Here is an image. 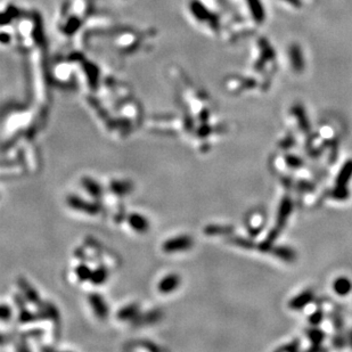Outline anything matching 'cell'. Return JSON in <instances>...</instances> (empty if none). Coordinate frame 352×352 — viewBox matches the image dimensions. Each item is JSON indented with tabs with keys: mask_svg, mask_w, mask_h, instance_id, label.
I'll use <instances>...</instances> for the list:
<instances>
[{
	"mask_svg": "<svg viewBox=\"0 0 352 352\" xmlns=\"http://www.w3.org/2000/svg\"><path fill=\"white\" fill-rule=\"evenodd\" d=\"M162 317V313L158 310H154V311H150L149 313H146L145 317H138L137 316V323L138 324H144V323H155L157 320H160Z\"/></svg>",
	"mask_w": 352,
	"mask_h": 352,
	"instance_id": "ffe728a7",
	"label": "cell"
},
{
	"mask_svg": "<svg viewBox=\"0 0 352 352\" xmlns=\"http://www.w3.org/2000/svg\"><path fill=\"white\" fill-rule=\"evenodd\" d=\"M288 54H290L291 64L293 66V69L297 72H302V70L304 69V58L301 48L298 45H293L290 48Z\"/></svg>",
	"mask_w": 352,
	"mask_h": 352,
	"instance_id": "30bf717a",
	"label": "cell"
},
{
	"mask_svg": "<svg viewBox=\"0 0 352 352\" xmlns=\"http://www.w3.org/2000/svg\"><path fill=\"white\" fill-rule=\"evenodd\" d=\"M231 230V228L227 227H220V226H207L204 231L206 235H221V234H228Z\"/></svg>",
	"mask_w": 352,
	"mask_h": 352,
	"instance_id": "603a6c76",
	"label": "cell"
},
{
	"mask_svg": "<svg viewBox=\"0 0 352 352\" xmlns=\"http://www.w3.org/2000/svg\"><path fill=\"white\" fill-rule=\"evenodd\" d=\"M128 223L130 227L132 228L133 230L137 231V233L144 234L150 229V221L147 220V218L143 217L142 214L139 213H131L128 216Z\"/></svg>",
	"mask_w": 352,
	"mask_h": 352,
	"instance_id": "52a82bcc",
	"label": "cell"
},
{
	"mask_svg": "<svg viewBox=\"0 0 352 352\" xmlns=\"http://www.w3.org/2000/svg\"><path fill=\"white\" fill-rule=\"evenodd\" d=\"M285 163L287 164V167L292 169H299L303 167V160L297 155H293V154H288V155L285 156Z\"/></svg>",
	"mask_w": 352,
	"mask_h": 352,
	"instance_id": "7402d4cb",
	"label": "cell"
},
{
	"mask_svg": "<svg viewBox=\"0 0 352 352\" xmlns=\"http://www.w3.org/2000/svg\"><path fill=\"white\" fill-rule=\"evenodd\" d=\"M323 319H324V313L319 309V310H316L315 312H313L312 315L309 317L308 320H309V323H310L312 326H317V325H319V324L323 322Z\"/></svg>",
	"mask_w": 352,
	"mask_h": 352,
	"instance_id": "4316f807",
	"label": "cell"
},
{
	"mask_svg": "<svg viewBox=\"0 0 352 352\" xmlns=\"http://www.w3.org/2000/svg\"><path fill=\"white\" fill-rule=\"evenodd\" d=\"M17 283H19L21 290H22L24 297H25L27 301L31 302V303H33V304L40 303V297H39V294H38V292L34 290V288L31 286V285L27 283L24 278H19Z\"/></svg>",
	"mask_w": 352,
	"mask_h": 352,
	"instance_id": "9c48e42d",
	"label": "cell"
},
{
	"mask_svg": "<svg viewBox=\"0 0 352 352\" xmlns=\"http://www.w3.org/2000/svg\"><path fill=\"white\" fill-rule=\"evenodd\" d=\"M248 3L254 21H256L258 23L263 22L266 17V13L261 1L260 0H248Z\"/></svg>",
	"mask_w": 352,
	"mask_h": 352,
	"instance_id": "5bb4252c",
	"label": "cell"
},
{
	"mask_svg": "<svg viewBox=\"0 0 352 352\" xmlns=\"http://www.w3.org/2000/svg\"><path fill=\"white\" fill-rule=\"evenodd\" d=\"M108 275H110L108 274V270L105 268L104 266H101V267H98L96 270L91 272L90 281L95 285H101L107 280Z\"/></svg>",
	"mask_w": 352,
	"mask_h": 352,
	"instance_id": "e0dca14e",
	"label": "cell"
},
{
	"mask_svg": "<svg viewBox=\"0 0 352 352\" xmlns=\"http://www.w3.org/2000/svg\"><path fill=\"white\" fill-rule=\"evenodd\" d=\"M352 178V160H348L342 165L336 177V187H348Z\"/></svg>",
	"mask_w": 352,
	"mask_h": 352,
	"instance_id": "ba28073f",
	"label": "cell"
},
{
	"mask_svg": "<svg viewBox=\"0 0 352 352\" xmlns=\"http://www.w3.org/2000/svg\"><path fill=\"white\" fill-rule=\"evenodd\" d=\"M192 246L193 238L187 235H182L168 239V241L162 245V250H163L165 253H177L189 250Z\"/></svg>",
	"mask_w": 352,
	"mask_h": 352,
	"instance_id": "6da1fadb",
	"label": "cell"
},
{
	"mask_svg": "<svg viewBox=\"0 0 352 352\" xmlns=\"http://www.w3.org/2000/svg\"><path fill=\"white\" fill-rule=\"evenodd\" d=\"M299 349V346H298V343L297 342H294V343H291V344H288V346L287 347H283V348H280V350H288V351H297Z\"/></svg>",
	"mask_w": 352,
	"mask_h": 352,
	"instance_id": "f1b7e54d",
	"label": "cell"
},
{
	"mask_svg": "<svg viewBox=\"0 0 352 352\" xmlns=\"http://www.w3.org/2000/svg\"><path fill=\"white\" fill-rule=\"evenodd\" d=\"M313 299H315V294H313V292L310 290H307V291H303L302 293L298 294L297 297L292 299V300L290 301V303H288V305H290V308L292 309V310H302V309H304L308 304L311 303V302L313 301Z\"/></svg>",
	"mask_w": 352,
	"mask_h": 352,
	"instance_id": "8992f818",
	"label": "cell"
},
{
	"mask_svg": "<svg viewBox=\"0 0 352 352\" xmlns=\"http://www.w3.org/2000/svg\"><path fill=\"white\" fill-rule=\"evenodd\" d=\"M230 242L235 245L241 246V248H243V249H253V246H254V244H253L251 241H249V239H245V238H242V237H234L230 239Z\"/></svg>",
	"mask_w": 352,
	"mask_h": 352,
	"instance_id": "d4e9b609",
	"label": "cell"
},
{
	"mask_svg": "<svg viewBox=\"0 0 352 352\" xmlns=\"http://www.w3.org/2000/svg\"><path fill=\"white\" fill-rule=\"evenodd\" d=\"M292 111H293L294 117L298 120L300 128L303 130L304 132L310 131V123H309V121H308V118H307V115H305L303 107H302L301 105H297V106L293 107V110Z\"/></svg>",
	"mask_w": 352,
	"mask_h": 352,
	"instance_id": "9a60e30c",
	"label": "cell"
},
{
	"mask_svg": "<svg viewBox=\"0 0 352 352\" xmlns=\"http://www.w3.org/2000/svg\"><path fill=\"white\" fill-rule=\"evenodd\" d=\"M333 290L337 295L340 297H344L348 295L352 290V283L348 277H339L334 280L333 283Z\"/></svg>",
	"mask_w": 352,
	"mask_h": 352,
	"instance_id": "7c38bea8",
	"label": "cell"
},
{
	"mask_svg": "<svg viewBox=\"0 0 352 352\" xmlns=\"http://www.w3.org/2000/svg\"><path fill=\"white\" fill-rule=\"evenodd\" d=\"M37 317L33 315V313L29 312L27 310H25V309H22L20 312V323H29V322H32V320L36 319Z\"/></svg>",
	"mask_w": 352,
	"mask_h": 352,
	"instance_id": "83f0119b",
	"label": "cell"
},
{
	"mask_svg": "<svg viewBox=\"0 0 352 352\" xmlns=\"http://www.w3.org/2000/svg\"><path fill=\"white\" fill-rule=\"evenodd\" d=\"M333 197L340 201L347 200L348 197H349V191H348L347 187H335L333 193Z\"/></svg>",
	"mask_w": 352,
	"mask_h": 352,
	"instance_id": "484cf974",
	"label": "cell"
},
{
	"mask_svg": "<svg viewBox=\"0 0 352 352\" xmlns=\"http://www.w3.org/2000/svg\"><path fill=\"white\" fill-rule=\"evenodd\" d=\"M88 300H89V303L91 304V308H93L97 318L101 320L106 318L108 315V308L106 303H105L104 299L100 294H90L88 297Z\"/></svg>",
	"mask_w": 352,
	"mask_h": 352,
	"instance_id": "5b68a950",
	"label": "cell"
},
{
	"mask_svg": "<svg viewBox=\"0 0 352 352\" xmlns=\"http://www.w3.org/2000/svg\"><path fill=\"white\" fill-rule=\"evenodd\" d=\"M272 253H274L275 255L278 256L279 259H283L285 261L287 262H292L294 261L295 258H297V254L293 250L290 248H285V246H277V248H272L270 249Z\"/></svg>",
	"mask_w": 352,
	"mask_h": 352,
	"instance_id": "2e32d148",
	"label": "cell"
},
{
	"mask_svg": "<svg viewBox=\"0 0 352 352\" xmlns=\"http://www.w3.org/2000/svg\"><path fill=\"white\" fill-rule=\"evenodd\" d=\"M349 339H350V344H351V347H352V330H351V332H350V335H349Z\"/></svg>",
	"mask_w": 352,
	"mask_h": 352,
	"instance_id": "1f68e13d",
	"label": "cell"
},
{
	"mask_svg": "<svg viewBox=\"0 0 352 352\" xmlns=\"http://www.w3.org/2000/svg\"><path fill=\"white\" fill-rule=\"evenodd\" d=\"M69 206L72 207L76 211H81V212L88 213V214H98L101 211V205L97 203L88 202L86 200L80 199V197L75 195H70L66 199Z\"/></svg>",
	"mask_w": 352,
	"mask_h": 352,
	"instance_id": "7a4b0ae2",
	"label": "cell"
},
{
	"mask_svg": "<svg viewBox=\"0 0 352 352\" xmlns=\"http://www.w3.org/2000/svg\"><path fill=\"white\" fill-rule=\"evenodd\" d=\"M7 341H9V337L7 335H5V334L0 333V346H3V344H6Z\"/></svg>",
	"mask_w": 352,
	"mask_h": 352,
	"instance_id": "f546056e",
	"label": "cell"
},
{
	"mask_svg": "<svg viewBox=\"0 0 352 352\" xmlns=\"http://www.w3.org/2000/svg\"><path fill=\"white\" fill-rule=\"evenodd\" d=\"M308 339L310 340V342L312 343V346L316 348V349H320L319 346L322 344V342L325 339V334H324L323 330L317 329V328H311L309 329L307 332Z\"/></svg>",
	"mask_w": 352,
	"mask_h": 352,
	"instance_id": "d6986e66",
	"label": "cell"
},
{
	"mask_svg": "<svg viewBox=\"0 0 352 352\" xmlns=\"http://www.w3.org/2000/svg\"><path fill=\"white\" fill-rule=\"evenodd\" d=\"M181 283L180 277L177 274H169L161 279L157 285V290L162 294H169L175 292Z\"/></svg>",
	"mask_w": 352,
	"mask_h": 352,
	"instance_id": "277c9868",
	"label": "cell"
},
{
	"mask_svg": "<svg viewBox=\"0 0 352 352\" xmlns=\"http://www.w3.org/2000/svg\"><path fill=\"white\" fill-rule=\"evenodd\" d=\"M81 184H82L84 189H86L91 196L95 197V199H101V197L103 196V187H101L96 180H94L93 178L84 177L82 178V180H81Z\"/></svg>",
	"mask_w": 352,
	"mask_h": 352,
	"instance_id": "8fae6325",
	"label": "cell"
},
{
	"mask_svg": "<svg viewBox=\"0 0 352 352\" xmlns=\"http://www.w3.org/2000/svg\"><path fill=\"white\" fill-rule=\"evenodd\" d=\"M139 307L138 304H130L128 307L122 308L121 310L118 312L117 317L120 320H128V319H135L138 316Z\"/></svg>",
	"mask_w": 352,
	"mask_h": 352,
	"instance_id": "ac0fdd59",
	"label": "cell"
},
{
	"mask_svg": "<svg viewBox=\"0 0 352 352\" xmlns=\"http://www.w3.org/2000/svg\"><path fill=\"white\" fill-rule=\"evenodd\" d=\"M13 310L9 305L7 304H0V320L1 322H8L12 319Z\"/></svg>",
	"mask_w": 352,
	"mask_h": 352,
	"instance_id": "cb8c5ba5",
	"label": "cell"
},
{
	"mask_svg": "<svg viewBox=\"0 0 352 352\" xmlns=\"http://www.w3.org/2000/svg\"><path fill=\"white\" fill-rule=\"evenodd\" d=\"M292 209H293V204H292V200L288 196H285L283 200H281L279 209H278L277 213V220H276V227L278 229L283 230V228L286 225V221L290 217L292 212Z\"/></svg>",
	"mask_w": 352,
	"mask_h": 352,
	"instance_id": "3957f363",
	"label": "cell"
},
{
	"mask_svg": "<svg viewBox=\"0 0 352 352\" xmlns=\"http://www.w3.org/2000/svg\"><path fill=\"white\" fill-rule=\"evenodd\" d=\"M285 1L291 3V5H293L294 7H300L301 6V1L300 0H285Z\"/></svg>",
	"mask_w": 352,
	"mask_h": 352,
	"instance_id": "4dcf8cb0",
	"label": "cell"
},
{
	"mask_svg": "<svg viewBox=\"0 0 352 352\" xmlns=\"http://www.w3.org/2000/svg\"><path fill=\"white\" fill-rule=\"evenodd\" d=\"M111 191L118 196L128 195L129 193L132 192L133 185L131 181L128 180H113L110 185Z\"/></svg>",
	"mask_w": 352,
	"mask_h": 352,
	"instance_id": "4fadbf2b",
	"label": "cell"
},
{
	"mask_svg": "<svg viewBox=\"0 0 352 352\" xmlns=\"http://www.w3.org/2000/svg\"><path fill=\"white\" fill-rule=\"evenodd\" d=\"M75 274H76V276H78L80 281L90 280L91 270L87 265H83V263H82V265H79L78 267H76V269H75Z\"/></svg>",
	"mask_w": 352,
	"mask_h": 352,
	"instance_id": "44dd1931",
	"label": "cell"
}]
</instances>
